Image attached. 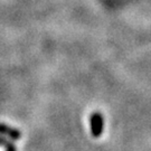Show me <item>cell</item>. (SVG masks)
Returning a JSON list of instances; mask_svg holds the SVG:
<instances>
[{
	"label": "cell",
	"instance_id": "obj_1",
	"mask_svg": "<svg viewBox=\"0 0 151 151\" xmlns=\"http://www.w3.org/2000/svg\"><path fill=\"white\" fill-rule=\"evenodd\" d=\"M0 132L1 133H5V134H8L12 139H18L20 137V133L17 130L10 129V128H8L5 124H0Z\"/></svg>",
	"mask_w": 151,
	"mask_h": 151
},
{
	"label": "cell",
	"instance_id": "obj_2",
	"mask_svg": "<svg viewBox=\"0 0 151 151\" xmlns=\"http://www.w3.org/2000/svg\"><path fill=\"white\" fill-rule=\"evenodd\" d=\"M92 128H93V131H94L95 135L100 133V131H101V119H100V116L97 114L92 116Z\"/></svg>",
	"mask_w": 151,
	"mask_h": 151
},
{
	"label": "cell",
	"instance_id": "obj_3",
	"mask_svg": "<svg viewBox=\"0 0 151 151\" xmlns=\"http://www.w3.org/2000/svg\"><path fill=\"white\" fill-rule=\"evenodd\" d=\"M0 145H5V146H7V148H8V151H15V148H14V146L11 145L10 142H8L7 140H5L2 137H0Z\"/></svg>",
	"mask_w": 151,
	"mask_h": 151
}]
</instances>
